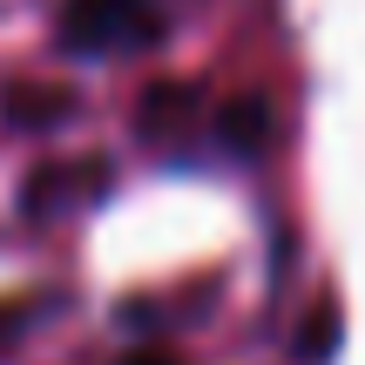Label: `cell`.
Segmentation results:
<instances>
[{
  "mask_svg": "<svg viewBox=\"0 0 365 365\" xmlns=\"http://www.w3.org/2000/svg\"><path fill=\"white\" fill-rule=\"evenodd\" d=\"M163 34L149 0H68L61 41L75 54H115V48H149Z\"/></svg>",
  "mask_w": 365,
  "mask_h": 365,
  "instance_id": "obj_1",
  "label": "cell"
},
{
  "mask_svg": "<svg viewBox=\"0 0 365 365\" xmlns=\"http://www.w3.org/2000/svg\"><path fill=\"white\" fill-rule=\"evenodd\" d=\"M129 365H176V359H163V352H135Z\"/></svg>",
  "mask_w": 365,
  "mask_h": 365,
  "instance_id": "obj_2",
  "label": "cell"
}]
</instances>
